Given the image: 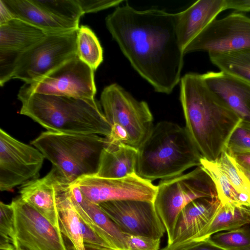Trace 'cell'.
<instances>
[{
  "instance_id": "9c48e42d",
  "label": "cell",
  "mask_w": 250,
  "mask_h": 250,
  "mask_svg": "<svg viewBox=\"0 0 250 250\" xmlns=\"http://www.w3.org/2000/svg\"><path fill=\"white\" fill-rule=\"evenodd\" d=\"M21 88L47 95L94 99V70L76 56L39 80L24 83Z\"/></svg>"
},
{
  "instance_id": "5bb4252c",
  "label": "cell",
  "mask_w": 250,
  "mask_h": 250,
  "mask_svg": "<svg viewBox=\"0 0 250 250\" xmlns=\"http://www.w3.org/2000/svg\"><path fill=\"white\" fill-rule=\"evenodd\" d=\"M98 205L124 233L161 239L166 232L153 202L123 200Z\"/></svg>"
},
{
  "instance_id": "f1b7e54d",
  "label": "cell",
  "mask_w": 250,
  "mask_h": 250,
  "mask_svg": "<svg viewBox=\"0 0 250 250\" xmlns=\"http://www.w3.org/2000/svg\"><path fill=\"white\" fill-rule=\"evenodd\" d=\"M39 6L65 21L79 23L83 15L77 0H33Z\"/></svg>"
},
{
  "instance_id": "b9f144b4",
  "label": "cell",
  "mask_w": 250,
  "mask_h": 250,
  "mask_svg": "<svg viewBox=\"0 0 250 250\" xmlns=\"http://www.w3.org/2000/svg\"></svg>"
},
{
  "instance_id": "3957f363",
  "label": "cell",
  "mask_w": 250,
  "mask_h": 250,
  "mask_svg": "<svg viewBox=\"0 0 250 250\" xmlns=\"http://www.w3.org/2000/svg\"><path fill=\"white\" fill-rule=\"evenodd\" d=\"M20 114L48 131L72 134L108 136L111 126L101 104L94 99L47 95L20 88Z\"/></svg>"
},
{
  "instance_id": "7bdbcfd3",
  "label": "cell",
  "mask_w": 250,
  "mask_h": 250,
  "mask_svg": "<svg viewBox=\"0 0 250 250\" xmlns=\"http://www.w3.org/2000/svg\"><path fill=\"white\" fill-rule=\"evenodd\" d=\"M249 250H250V249Z\"/></svg>"
},
{
  "instance_id": "60d3db41",
  "label": "cell",
  "mask_w": 250,
  "mask_h": 250,
  "mask_svg": "<svg viewBox=\"0 0 250 250\" xmlns=\"http://www.w3.org/2000/svg\"><path fill=\"white\" fill-rule=\"evenodd\" d=\"M242 170L245 174V175L247 177L248 179L249 180L250 182V172L248 171L247 170L244 169L243 168H242L241 166H240Z\"/></svg>"
},
{
  "instance_id": "ba28073f",
  "label": "cell",
  "mask_w": 250,
  "mask_h": 250,
  "mask_svg": "<svg viewBox=\"0 0 250 250\" xmlns=\"http://www.w3.org/2000/svg\"><path fill=\"white\" fill-rule=\"evenodd\" d=\"M77 30L48 34L19 55L12 79H19L27 83L37 81L76 56Z\"/></svg>"
},
{
  "instance_id": "836d02e7",
  "label": "cell",
  "mask_w": 250,
  "mask_h": 250,
  "mask_svg": "<svg viewBox=\"0 0 250 250\" xmlns=\"http://www.w3.org/2000/svg\"><path fill=\"white\" fill-rule=\"evenodd\" d=\"M79 218L84 244L105 250H115L88 226L80 216Z\"/></svg>"
},
{
  "instance_id": "2e32d148",
  "label": "cell",
  "mask_w": 250,
  "mask_h": 250,
  "mask_svg": "<svg viewBox=\"0 0 250 250\" xmlns=\"http://www.w3.org/2000/svg\"><path fill=\"white\" fill-rule=\"evenodd\" d=\"M72 199L82 219L115 250H128L124 233L100 208L87 199L80 189L70 184Z\"/></svg>"
},
{
  "instance_id": "d6a6232c",
  "label": "cell",
  "mask_w": 250,
  "mask_h": 250,
  "mask_svg": "<svg viewBox=\"0 0 250 250\" xmlns=\"http://www.w3.org/2000/svg\"><path fill=\"white\" fill-rule=\"evenodd\" d=\"M128 250H159L160 239L126 234Z\"/></svg>"
},
{
  "instance_id": "9a60e30c",
  "label": "cell",
  "mask_w": 250,
  "mask_h": 250,
  "mask_svg": "<svg viewBox=\"0 0 250 250\" xmlns=\"http://www.w3.org/2000/svg\"><path fill=\"white\" fill-rule=\"evenodd\" d=\"M202 75L210 89L242 121L250 124V83L222 71Z\"/></svg>"
},
{
  "instance_id": "d4e9b609",
  "label": "cell",
  "mask_w": 250,
  "mask_h": 250,
  "mask_svg": "<svg viewBox=\"0 0 250 250\" xmlns=\"http://www.w3.org/2000/svg\"><path fill=\"white\" fill-rule=\"evenodd\" d=\"M208 55L211 62L220 71L250 83V49Z\"/></svg>"
},
{
  "instance_id": "e575fe53",
  "label": "cell",
  "mask_w": 250,
  "mask_h": 250,
  "mask_svg": "<svg viewBox=\"0 0 250 250\" xmlns=\"http://www.w3.org/2000/svg\"><path fill=\"white\" fill-rule=\"evenodd\" d=\"M82 11L85 13H95L101 10L118 6L122 0H77Z\"/></svg>"
},
{
  "instance_id": "8992f818",
  "label": "cell",
  "mask_w": 250,
  "mask_h": 250,
  "mask_svg": "<svg viewBox=\"0 0 250 250\" xmlns=\"http://www.w3.org/2000/svg\"><path fill=\"white\" fill-rule=\"evenodd\" d=\"M104 113L111 126L109 142L138 149L149 135L153 117L146 102L139 101L117 83L104 88L100 97Z\"/></svg>"
},
{
  "instance_id": "f35d334b",
  "label": "cell",
  "mask_w": 250,
  "mask_h": 250,
  "mask_svg": "<svg viewBox=\"0 0 250 250\" xmlns=\"http://www.w3.org/2000/svg\"><path fill=\"white\" fill-rule=\"evenodd\" d=\"M14 18L12 14L2 0H0V25L6 23Z\"/></svg>"
},
{
  "instance_id": "7402d4cb",
  "label": "cell",
  "mask_w": 250,
  "mask_h": 250,
  "mask_svg": "<svg viewBox=\"0 0 250 250\" xmlns=\"http://www.w3.org/2000/svg\"><path fill=\"white\" fill-rule=\"evenodd\" d=\"M42 30L18 19L0 25V54L16 57L42 40Z\"/></svg>"
},
{
  "instance_id": "277c9868",
  "label": "cell",
  "mask_w": 250,
  "mask_h": 250,
  "mask_svg": "<svg viewBox=\"0 0 250 250\" xmlns=\"http://www.w3.org/2000/svg\"><path fill=\"white\" fill-rule=\"evenodd\" d=\"M137 150L136 173L151 182L179 176L202 158L186 127L168 121L154 125Z\"/></svg>"
},
{
  "instance_id": "52a82bcc",
  "label": "cell",
  "mask_w": 250,
  "mask_h": 250,
  "mask_svg": "<svg viewBox=\"0 0 250 250\" xmlns=\"http://www.w3.org/2000/svg\"><path fill=\"white\" fill-rule=\"evenodd\" d=\"M153 204L167 234V245L172 241L179 214L189 203L201 198L217 196L214 184L200 166L186 174L161 180Z\"/></svg>"
},
{
  "instance_id": "f546056e",
  "label": "cell",
  "mask_w": 250,
  "mask_h": 250,
  "mask_svg": "<svg viewBox=\"0 0 250 250\" xmlns=\"http://www.w3.org/2000/svg\"><path fill=\"white\" fill-rule=\"evenodd\" d=\"M0 250H17L15 213L13 206L0 203Z\"/></svg>"
},
{
  "instance_id": "d6986e66",
  "label": "cell",
  "mask_w": 250,
  "mask_h": 250,
  "mask_svg": "<svg viewBox=\"0 0 250 250\" xmlns=\"http://www.w3.org/2000/svg\"><path fill=\"white\" fill-rule=\"evenodd\" d=\"M56 170L43 177L31 180L21 186V198L60 229L54 182Z\"/></svg>"
},
{
  "instance_id": "74e56055",
  "label": "cell",
  "mask_w": 250,
  "mask_h": 250,
  "mask_svg": "<svg viewBox=\"0 0 250 250\" xmlns=\"http://www.w3.org/2000/svg\"><path fill=\"white\" fill-rule=\"evenodd\" d=\"M234 10L238 12H250V0H225V10Z\"/></svg>"
},
{
  "instance_id": "30bf717a",
  "label": "cell",
  "mask_w": 250,
  "mask_h": 250,
  "mask_svg": "<svg viewBox=\"0 0 250 250\" xmlns=\"http://www.w3.org/2000/svg\"><path fill=\"white\" fill-rule=\"evenodd\" d=\"M45 159L34 146L25 144L0 129V190L9 191L39 178Z\"/></svg>"
},
{
  "instance_id": "4dcf8cb0",
  "label": "cell",
  "mask_w": 250,
  "mask_h": 250,
  "mask_svg": "<svg viewBox=\"0 0 250 250\" xmlns=\"http://www.w3.org/2000/svg\"><path fill=\"white\" fill-rule=\"evenodd\" d=\"M217 160L236 191L250 198V182L234 159L224 151Z\"/></svg>"
},
{
  "instance_id": "83f0119b",
  "label": "cell",
  "mask_w": 250,
  "mask_h": 250,
  "mask_svg": "<svg viewBox=\"0 0 250 250\" xmlns=\"http://www.w3.org/2000/svg\"><path fill=\"white\" fill-rule=\"evenodd\" d=\"M207 240L210 244L224 250H249L250 227L247 225L230 230L218 232Z\"/></svg>"
},
{
  "instance_id": "8d00e7d4",
  "label": "cell",
  "mask_w": 250,
  "mask_h": 250,
  "mask_svg": "<svg viewBox=\"0 0 250 250\" xmlns=\"http://www.w3.org/2000/svg\"><path fill=\"white\" fill-rule=\"evenodd\" d=\"M160 250H224L210 244L207 240L198 243H188L174 248Z\"/></svg>"
},
{
  "instance_id": "6da1fadb",
  "label": "cell",
  "mask_w": 250,
  "mask_h": 250,
  "mask_svg": "<svg viewBox=\"0 0 250 250\" xmlns=\"http://www.w3.org/2000/svg\"><path fill=\"white\" fill-rule=\"evenodd\" d=\"M176 21V13L138 10L127 1L105 18L107 29L132 67L158 93L170 94L181 79L185 54Z\"/></svg>"
},
{
  "instance_id": "ac0fdd59",
  "label": "cell",
  "mask_w": 250,
  "mask_h": 250,
  "mask_svg": "<svg viewBox=\"0 0 250 250\" xmlns=\"http://www.w3.org/2000/svg\"><path fill=\"white\" fill-rule=\"evenodd\" d=\"M225 0H199L176 13V31L179 43L185 48L217 15L225 10Z\"/></svg>"
},
{
  "instance_id": "484cf974",
  "label": "cell",
  "mask_w": 250,
  "mask_h": 250,
  "mask_svg": "<svg viewBox=\"0 0 250 250\" xmlns=\"http://www.w3.org/2000/svg\"><path fill=\"white\" fill-rule=\"evenodd\" d=\"M76 44L77 57L96 70L103 61V50L94 32L81 25L77 30Z\"/></svg>"
},
{
  "instance_id": "cb8c5ba5",
  "label": "cell",
  "mask_w": 250,
  "mask_h": 250,
  "mask_svg": "<svg viewBox=\"0 0 250 250\" xmlns=\"http://www.w3.org/2000/svg\"><path fill=\"white\" fill-rule=\"evenodd\" d=\"M249 224L250 209L244 207L220 203L209 222L188 243L203 242L218 232L230 230Z\"/></svg>"
},
{
  "instance_id": "1f68e13d",
  "label": "cell",
  "mask_w": 250,
  "mask_h": 250,
  "mask_svg": "<svg viewBox=\"0 0 250 250\" xmlns=\"http://www.w3.org/2000/svg\"><path fill=\"white\" fill-rule=\"evenodd\" d=\"M250 150V124L242 120L231 133L226 150Z\"/></svg>"
},
{
  "instance_id": "ab89813d",
  "label": "cell",
  "mask_w": 250,
  "mask_h": 250,
  "mask_svg": "<svg viewBox=\"0 0 250 250\" xmlns=\"http://www.w3.org/2000/svg\"><path fill=\"white\" fill-rule=\"evenodd\" d=\"M85 250H105L89 245L84 244Z\"/></svg>"
},
{
  "instance_id": "603a6c76",
  "label": "cell",
  "mask_w": 250,
  "mask_h": 250,
  "mask_svg": "<svg viewBox=\"0 0 250 250\" xmlns=\"http://www.w3.org/2000/svg\"><path fill=\"white\" fill-rule=\"evenodd\" d=\"M137 154V149L132 146L106 140L96 175L104 178H121L136 173Z\"/></svg>"
},
{
  "instance_id": "7c38bea8",
  "label": "cell",
  "mask_w": 250,
  "mask_h": 250,
  "mask_svg": "<svg viewBox=\"0 0 250 250\" xmlns=\"http://www.w3.org/2000/svg\"><path fill=\"white\" fill-rule=\"evenodd\" d=\"M71 184L77 187L87 199L96 204L123 200L153 202L157 190L151 181L136 173L121 178L85 175Z\"/></svg>"
},
{
  "instance_id": "e0dca14e",
  "label": "cell",
  "mask_w": 250,
  "mask_h": 250,
  "mask_svg": "<svg viewBox=\"0 0 250 250\" xmlns=\"http://www.w3.org/2000/svg\"><path fill=\"white\" fill-rule=\"evenodd\" d=\"M218 197L201 198L188 204L180 212L169 250L189 242L209 222L220 205Z\"/></svg>"
},
{
  "instance_id": "4316f807",
  "label": "cell",
  "mask_w": 250,
  "mask_h": 250,
  "mask_svg": "<svg viewBox=\"0 0 250 250\" xmlns=\"http://www.w3.org/2000/svg\"><path fill=\"white\" fill-rule=\"evenodd\" d=\"M200 162V166L209 175L214 184L220 203L241 207L238 199L239 193L232 187L217 159L209 161L202 158Z\"/></svg>"
},
{
  "instance_id": "7a4b0ae2",
  "label": "cell",
  "mask_w": 250,
  "mask_h": 250,
  "mask_svg": "<svg viewBox=\"0 0 250 250\" xmlns=\"http://www.w3.org/2000/svg\"><path fill=\"white\" fill-rule=\"evenodd\" d=\"M180 82L185 127L202 158L216 160L241 120L210 89L202 74L188 73Z\"/></svg>"
},
{
  "instance_id": "ffe728a7",
  "label": "cell",
  "mask_w": 250,
  "mask_h": 250,
  "mask_svg": "<svg viewBox=\"0 0 250 250\" xmlns=\"http://www.w3.org/2000/svg\"><path fill=\"white\" fill-rule=\"evenodd\" d=\"M13 17L22 20L47 34L65 33L77 30L79 24L69 22L52 15L33 0H2Z\"/></svg>"
},
{
  "instance_id": "5b68a950",
  "label": "cell",
  "mask_w": 250,
  "mask_h": 250,
  "mask_svg": "<svg viewBox=\"0 0 250 250\" xmlns=\"http://www.w3.org/2000/svg\"><path fill=\"white\" fill-rule=\"evenodd\" d=\"M31 144L52 164L58 174L70 183L79 178L96 174L105 137L42 132Z\"/></svg>"
},
{
  "instance_id": "44dd1931",
  "label": "cell",
  "mask_w": 250,
  "mask_h": 250,
  "mask_svg": "<svg viewBox=\"0 0 250 250\" xmlns=\"http://www.w3.org/2000/svg\"><path fill=\"white\" fill-rule=\"evenodd\" d=\"M70 184L57 172L54 187L60 230L71 242L73 250H85L80 218L71 197Z\"/></svg>"
},
{
  "instance_id": "d590c367",
  "label": "cell",
  "mask_w": 250,
  "mask_h": 250,
  "mask_svg": "<svg viewBox=\"0 0 250 250\" xmlns=\"http://www.w3.org/2000/svg\"><path fill=\"white\" fill-rule=\"evenodd\" d=\"M237 164L250 172V150H226Z\"/></svg>"
},
{
  "instance_id": "8fae6325",
  "label": "cell",
  "mask_w": 250,
  "mask_h": 250,
  "mask_svg": "<svg viewBox=\"0 0 250 250\" xmlns=\"http://www.w3.org/2000/svg\"><path fill=\"white\" fill-rule=\"evenodd\" d=\"M250 49V18L239 13L215 19L184 49V54L203 51L226 53Z\"/></svg>"
},
{
  "instance_id": "4fadbf2b",
  "label": "cell",
  "mask_w": 250,
  "mask_h": 250,
  "mask_svg": "<svg viewBox=\"0 0 250 250\" xmlns=\"http://www.w3.org/2000/svg\"><path fill=\"white\" fill-rule=\"evenodd\" d=\"M11 204L15 213L17 250H67L59 229L21 197Z\"/></svg>"
}]
</instances>
